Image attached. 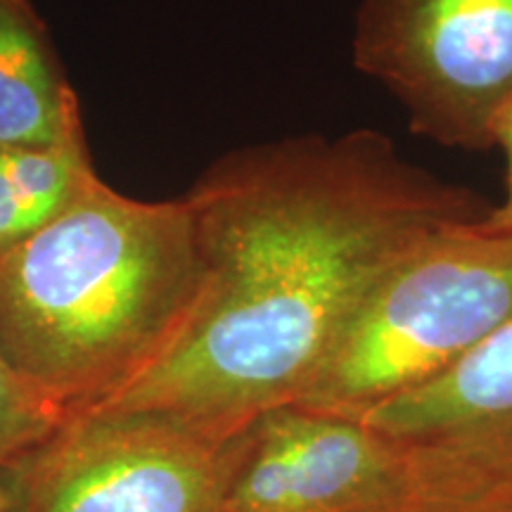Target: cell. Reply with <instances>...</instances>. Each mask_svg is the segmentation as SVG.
Returning a JSON list of instances; mask_svg holds the SVG:
<instances>
[{
	"label": "cell",
	"instance_id": "1",
	"mask_svg": "<svg viewBox=\"0 0 512 512\" xmlns=\"http://www.w3.org/2000/svg\"><path fill=\"white\" fill-rule=\"evenodd\" d=\"M185 200L197 302L164 354L95 411L162 415L219 439L302 396L351 309L408 247L491 209L373 128L230 150Z\"/></svg>",
	"mask_w": 512,
	"mask_h": 512
},
{
	"label": "cell",
	"instance_id": "2",
	"mask_svg": "<svg viewBox=\"0 0 512 512\" xmlns=\"http://www.w3.org/2000/svg\"><path fill=\"white\" fill-rule=\"evenodd\" d=\"M200 283L185 195L136 200L98 176L0 256V354L69 418L95 411L174 342Z\"/></svg>",
	"mask_w": 512,
	"mask_h": 512
},
{
	"label": "cell",
	"instance_id": "3",
	"mask_svg": "<svg viewBox=\"0 0 512 512\" xmlns=\"http://www.w3.org/2000/svg\"><path fill=\"white\" fill-rule=\"evenodd\" d=\"M512 318V233L448 223L368 287L299 406L363 418L430 382Z\"/></svg>",
	"mask_w": 512,
	"mask_h": 512
},
{
	"label": "cell",
	"instance_id": "4",
	"mask_svg": "<svg viewBox=\"0 0 512 512\" xmlns=\"http://www.w3.org/2000/svg\"><path fill=\"white\" fill-rule=\"evenodd\" d=\"M228 512H508L512 463L285 403L226 441Z\"/></svg>",
	"mask_w": 512,
	"mask_h": 512
},
{
	"label": "cell",
	"instance_id": "5",
	"mask_svg": "<svg viewBox=\"0 0 512 512\" xmlns=\"http://www.w3.org/2000/svg\"><path fill=\"white\" fill-rule=\"evenodd\" d=\"M351 55L413 133L491 150V124L512 98V0H361Z\"/></svg>",
	"mask_w": 512,
	"mask_h": 512
},
{
	"label": "cell",
	"instance_id": "6",
	"mask_svg": "<svg viewBox=\"0 0 512 512\" xmlns=\"http://www.w3.org/2000/svg\"><path fill=\"white\" fill-rule=\"evenodd\" d=\"M226 441L152 413L72 415L19 465V512H228Z\"/></svg>",
	"mask_w": 512,
	"mask_h": 512
},
{
	"label": "cell",
	"instance_id": "7",
	"mask_svg": "<svg viewBox=\"0 0 512 512\" xmlns=\"http://www.w3.org/2000/svg\"><path fill=\"white\" fill-rule=\"evenodd\" d=\"M361 420L512 463V318L444 373Z\"/></svg>",
	"mask_w": 512,
	"mask_h": 512
},
{
	"label": "cell",
	"instance_id": "8",
	"mask_svg": "<svg viewBox=\"0 0 512 512\" xmlns=\"http://www.w3.org/2000/svg\"><path fill=\"white\" fill-rule=\"evenodd\" d=\"M86 136L79 95L31 0H0V147Z\"/></svg>",
	"mask_w": 512,
	"mask_h": 512
},
{
	"label": "cell",
	"instance_id": "9",
	"mask_svg": "<svg viewBox=\"0 0 512 512\" xmlns=\"http://www.w3.org/2000/svg\"><path fill=\"white\" fill-rule=\"evenodd\" d=\"M8 176L31 228L38 230L79 200L98 178L86 136L53 145L0 147Z\"/></svg>",
	"mask_w": 512,
	"mask_h": 512
},
{
	"label": "cell",
	"instance_id": "10",
	"mask_svg": "<svg viewBox=\"0 0 512 512\" xmlns=\"http://www.w3.org/2000/svg\"><path fill=\"white\" fill-rule=\"evenodd\" d=\"M69 415L36 392L0 354V465L19 467Z\"/></svg>",
	"mask_w": 512,
	"mask_h": 512
},
{
	"label": "cell",
	"instance_id": "11",
	"mask_svg": "<svg viewBox=\"0 0 512 512\" xmlns=\"http://www.w3.org/2000/svg\"><path fill=\"white\" fill-rule=\"evenodd\" d=\"M491 147H498L505 157V192L503 200L494 204L479 223L494 233H512V98L498 110L491 124Z\"/></svg>",
	"mask_w": 512,
	"mask_h": 512
},
{
	"label": "cell",
	"instance_id": "12",
	"mask_svg": "<svg viewBox=\"0 0 512 512\" xmlns=\"http://www.w3.org/2000/svg\"><path fill=\"white\" fill-rule=\"evenodd\" d=\"M31 233H34V228H31L27 211H24L15 188H12L3 162V150H0V256L15 249Z\"/></svg>",
	"mask_w": 512,
	"mask_h": 512
},
{
	"label": "cell",
	"instance_id": "13",
	"mask_svg": "<svg viewBox=\"0 0 512 512\" xmlns=\"http://www.w3.org/2000/svg\"><path fill=\"white\" fill-rule=\"evenodd\" d=\"M0 512H19V467L0 465Z\"/></svg>",
	"mask_w": 512,
	"mask_h": 512
},
{
	"label": "cell",
	"instance_id": "14",
	"mask_svg": "<svg viewBox=\"0 0 512 512\" xmlns=\"http://www.w3.org/2000/svg\"><path fill=\"white\" fill-rule=\"evenodd\" d=\"M508 512H512V510H508Z\"/></svg>",
	"mask_w": 512,
	"mask_h": 512
}]
</instances>
